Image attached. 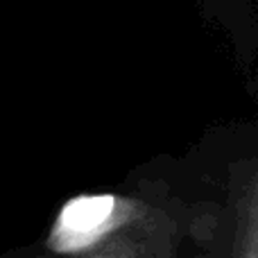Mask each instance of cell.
<instances>
[{
    "label": "cell",
    "instance_id": "obj_1",
    "mask_svg": "<svg viewBox=\"0 0 258 258\" xmlns=\"http://www.w3.org/2000/svg\"><path fill=\"white\" fill-rule=\"evenodd\" d=\"M188 209L186 245L200 258H258V125L211 127L183 156H159Z\"/></svg>",
    "mask_w": 258,
    "mask_h": 258
},
{
    "label": "cell",
    "instance_id": "obj_2",
    "mask_svg": "<svg viewBox=\"0 0 258 258\" xmlns=\"http://www.w3.org/2000/svg\"><path fill=\"white\" fill-rule=\"evenodd\" d=\"M195 7L227 39L238 68L251 73L258 61V0H195Z\"/></svg>",
    "mask_w": 258,
    "mask_h": 258
},
{
    "label": "cell",
    "instance_id": "obj_3",
    "mask_svg": "<svg viewBox=\"0 0 258 258\" xmlns=\"http://www.w3.org/2000/svg\"><path fill=\"white\" fill-rule=\"evenodd\" d=\"M183 245H186V222H177L163 224V227L141 229V231L127 233V236L104 242L95 249L82 251V254L68 258H183ZM0 258L21 256L7 249L0 254Z\"/></svg>",
    "mask_w": 258,
    "mask_h": 258
},
{
    "label": "cell",
    "instance_id": "obj_4",
    "mask_svg": "<svg viewBox=\"0 0 258 258\" xmlns=\"http://www.w3.org/2000/svg\"><path fill=\"white\" fill-rule=\"evenodd\" d=\"M249 95L256 100V104H258V71H256V73H251V80H249Z\"/></svg>",
    "mask_w": 258,
    "mask_h": 258
},
{
    "label": "cell",
    "instance_id": "obj_5",
    "mask_svg": "<svg viewBox=\"0 0 258 258\" xmlns=\"http://www.w3.org/2000/svg\"><path fill=\"white\" fill-rule=\"evenodd\" d=\"M183 258H200V256H197V254H195V251H192V249H190V254H183Z\"/></svg>",
    "mask_w": 258,
    "mask_h": 258
}]
</instances>
